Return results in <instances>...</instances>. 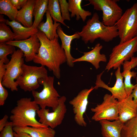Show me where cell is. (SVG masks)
Instances as JSON below:
<instances>
[{
  "instance_id": "20",
  "label": "cell",
  "mask_w": 137,
  "mask_h": 137,
  "mask_svg": "<svg viewBox=\"0 0 137 137\" xmlns=\"http://www.w3.org/2000/svg\"><path fill=\"white\" fill-rule=\"evenodd\" d=\"M6 24L11 27L14 34V40L15 41L27 39L33 35L36 34L39 30L37 28L25 27L15 20L10 21L7 20Z\"/></svg>"
},
{
  "instance_id": "12",
  "label": "cell",
  "mask_w": 137,
  "mask_h": 137,
  "mask_svg": "<svg viewBox=\"0 0 137 137\" xmlns=\"http://www.w3.org/2000/svg\"><path fill=\"white\" fill-rule=\"evenodd\" d=\"M94 89V87L92 86L90 89H83L69 101V104L73 107V112L75 114L74 120L80 126L86 127L87 125L83 115L87 109L89 96Z\"/></svg>"
},
{
  "instance_id": "19",
  "label": "cell",
  "mask_w": 137,
  "mask_h": 137,
  "mask_svg": "<svg viewBox=\"0 0 137 137\" xmlns=\"http://www.w3.org/2000/svg\"><path fill=\"white\" fill-rule=\"evenodd\" d=\"M99 122L103 137H121V132L124 123L119 119L112 122L102 120Z\"/></svg>"
},
{
  "instance_id": "2",
  "label": "cell",
  "mask_w": 137,
  "mask_h": 137,
  "mask_svg": "<svg viewBox=\"0 0 137 137\" xmlns=\"http://www.w3.org/2000/svg\"><path fill=\"white\" fill-rule=\"evenodd\" d=\"M39 105L31 98H22L17 101L16 106L11 111L10 117L13 127L27 126L40 128L47 127L36 118Z\"/></svg>"
},
{
  "instance_id": "6",
  "label": "cell",
  "mask_w": 137,
  "mask_h": 137,
  "mask_svg": "<svg viewBox=\"0 0 137 137\" xmlns=\"http://www.w3.org/2000/svg\"><path fill=\"white\" fill-rule=\"evenodd\" d=\"M137 51V36L127 41L119 43L112 49L105 69L108 71L111 69H117L124 62L129 61Z\"/></svg>"
},
{
  "instance_id": "11",
  "label": "cell",
  "mask_w": 137,
  "mask_h": 137,
  "mask_svg": "<svg viewBox=\"0 0 137 137\" xmlns=\"http://www.w3.org/2000/svg\"><path fill=\"white\" fill-rule=\"evenodd\" d=\"M66 97L63 96L59 98V104L56 109L49 112L48 109L41 108L37 112L39 118V122L41 124L54 129L62 123L67 112L65 104Z\"/></svg>"
},
{
  "instance_id": "27",
  "label": "cell",
  "mask_w": 137,
  "mask_h": 137,
  "mask_svg": "<svg viewBox=\"0 0 137 137\" xmlns=\"http://www.w3.org/2000/svg\"><path fill=\"white\" fill-rule=\"evenodd\" d=\"M121 137H137V115L124 123L121 132Z\"/></svg>"
},
{
  "instance_id": "15",
  "label": "cell",
  "mask_w": 137,
  "mask_h": 137,
  "mask_svg": "<svg viewBox=\"0 0 137 137\" xmlns=\"http://www.w3.org/2000/svg\"><path fill=\"white\" fill-rule=\"evenodd\" d=\"M119 119L124 123L137 115V104L133 101L131 94L121 101H118Z\"/></svg>"
},
{
  "instance_id": "30",
  "label": "cell",
  "mask_w": 137,
  "mask_h": 137,
  "mask_svg": "<svg viewBox=\"0 0 137 137\" xmlns=\"http://www.w3.org/2000/svg\"><path fill=\"white\" fill-rule=\"evenodd\" d=\"M14 46L6 44V42L0 43V60H2L5 64L8 63L10 60L7 56L12 54L16 51Z\"/></svg>"
},
{
  "instance_id": "33",
  "label": "cell",
  "mask_w": 137,
  "mask_h": 137,
  "mask_svg": "<svg viewBox=\"0 0 137 137\" xmlns=\"http://www.w3.org/2000/svg\"><path fill=\"white\" fill-rule=\"evenodd\" d=\"M8 95V92L2 85V82L0 81V106L4 105Z\"/></svg>"
},
{
  "instance_id": "34",
  "label": "cell",
  "mask_w": 137,
  "mask_h": 137,
  "mask_svg": "<svg viewBox=\"0 0 137 137\" xmlns=\"http://www.w3.org/2000/svg\"><path fill=\"white\" fill-rule=\"evenodd\" d=\"M27 0H10L12 5L17 9L20 10L26 3Z\"/></svg>"
},
{
  "instance_id": "5",
  "label": "cell",
  "mask_w": 137,
  "mask_h": 137,
  "mask_svg": "<svg viewBox=\"0 0 137 137\" xmlns=\"http://www.w3.org/2000/svg\"><path fill=\"white\" fill-rule=\"evenodd\" d=\"M23 53L18 49L11 55L9 62L4 65L5 71L2 82V85L12 92L18 91V86L15 81L23 74L24 64Z\"/></svg>"
},
{
  "instance_id": "8",
  "label": "cell",
  "mask_w": 137,
  "mask_h": 137,
  "mask_svg": "<svg viewBox=\"0 0 137 137\" xmlns=\"http://www.w3.org/2000/svg\"><path fill=\"white\" fill-rule=\"evenodd\" d=\"M22 75L15 80L16 83L24 91H32L40 86L39 79L47 76L45 66H30L24 64Z\"/></svg>"
},
{
  "instance_id": "37",
  "label": "cell",
  "mask_w": 137,
  "mask_h": 137,
  "mask_svg": "<svg viewBox=\"0 0 137 137\" xmlns=\"http://www.w3.org/2000/svg\"><path fill=\"white\" fill-rule=\"evenodd\" d=\"M13 134L14 137H31L28 133L23 132H16L13 131Z\"/></svg>"
},
{
  "instance_id": "40",
  "label": "cell",
  "mask_w": 137,
  "mask_h": 137,
  "mask_svg": "<svg viewBox=\"0 0 137 137\" xmlns=\"http://www.w3.org/2000/svg\"><path fill=\"white\" fill-rule=\"evenodd\" d=\"M136 36H137V35H136Z\"/></svg>"
},
{
  "instance_id": "13",
  "label": "cell",
  "mask_w": 137,
  "mask_h": 137,
  "mask_svg": "<svg viewBox=\"0 0 137 137\" xmlns=\"http://www.w3.org/2000/svg\"><path fill=\"white\" fill-rule=\"evenodd\" d=\"M103 72L97 75L94 89L102 88L108 90L111 93V95L118 101H121L125 98L127 96L123 82L124 77L121 72V66L118 67L115 72L116 81L114 86L112 87L108 86L101 80V76Z\"/></svg>"
},
{
  "instance_id": "25",
  "label": "cell",
  "mask_w": 137,
  "mask_h": 137,
  "mask_svg": "<svg viewBox=\"0 0 137 137\" xmlns=\"http://www.w3.org/2000/svg\"><path fill=\"white\" fill-rule=\"evenodd\" d=\"M48 0H36L33 10L34 20L31 27L36 28L42 22L45 13L48 10Z\"/></svg>"
},
{
  "instance_id": "3",
  "label": "cell",
  "mask_w": 137,
  "mask_h": 137,
  "mask_svg": "<svg viewBox=\"0 0 137 137\" xmlns=\"http://www.w3.org/2000/svg\"><path fill=\"white\" fill-rule=\"evenodd\" d=\"M77 32L85 44L89 42L93 43L98 38L108 42L118 36L116 26L115 25L109 26L104 25L100 21L96 12L94 13L92 18L88 20L82 30Z\"/></svg>"
},
{
  "instance_id": "14",
  "label": "cell",
  "mask_w": 137,
  "mask_h": 137,
  "mask_svg": "<svg viewBox=\"0 0 137 137\" xmlns=\"http://www.w3.org/2000/svg\"><path fill=\"white\" fill-rule=\"evenodd\" d=\"M6 44L19 48L23 52L26 62L33 61L38 52L40 46V41L35 34L25 40H14L6 42Z\"/></svg>"
},
{
  "instance_id": "22",
  "label": "cell",
  "mask_w": 137,
  "mask_h": 137,
  "mask_svg": "<svg viewBox=\"0 0 137 137\" xmlns=\"http://www.w3.org/2000/svg\"><path fill=\"white\" fill-rule=\"evenodd\" d=\"M13 130L16 132H26L31 137H55L56 134L55 130L49 127L40 128L29 126L14 127Z\"/></svg>"
},
{
  "instance_id": "29",
  "label": "cell",
  "mask_w": 137,
  "mask_h": 137,
  "mask_svg": "<svg viewBox=\"0 0 137 137\" xmlns=\"http://www.w3.org/2000/svg\"><path fill=\"white\" fill-rule=\"evenodd\" d=\"M6 23L0 22V43L14 41V35Z\"/></svg>"
},
{
  "instance_id": "38",
  "label": "cell",
  "mask_w": 137,
  "mask_h": 137,
  "mask_svg": "<svg viewBox=\"0 0 137 137\" xmlns=\"http://www.w3.org/2000/svg\"><path fill=\"white\" fill-rule=\"evenodd\" d=\"M6 20L4 18L3 15L2 14H0V22L6 23Z\"/></svg>"
},
{
  "instance_id": "10",
  "label": "cell",
  "mask_w": 137,
  "mask_h": 137,
  "mask_svg": "<svg viewBox=\"0 0 137 137\" xmlns=\"http://www.w3.org/2000/svg\"><path fill=\"white\" fill-rule=\"evenodd\" d=\"M101 103L91 109L94 113L92 119L96 121L102 120H115L119 119L118 101L111 94H105Z\"/></svg>"
},
{
  "instance_id": "26",
  "label": "cell",
  "mask_w": 137,
  "mask_h": 137,
  "mask_svg": "<svg viewBox=\"0 0 137 137\" xmlns=\"http://www.w3.org/2000/svg\"><path fill=\"white\" fill-rule=\"evenodd\" d=\"M48 10L52 18L56 22H59L69 28L62 19L58 0H49Z\"/></svg>"
},
{
  "instance_id": "17",
  "label": "cell",
  "mask_w": 137,
  "mask_h": 137,
  "mask_svg": "<svg viewBox=\"0 0 137 137\" xmlns=\"http://www.w3.org/2000/svg\"><path fill=\"white\" fill-rule=\"evenodd\" d=\"M123 65V71L121 73L124 78V82L125 89L127 96L131 95L135 88L134 85L131 83V79L136 77V72L131 71V70L137 66V57H133L130 61H125Z\"/></svg>"
},
{
  "instance_id": "31",
  "label": "cell",
  "mask_w": 137,
  "mask_h": 137,
  "mask_svg": "<svg viewBox=\"0 0 137 137\" xmlns=\"http://www.w3.org/2000/svg\"><path fill=\"white\" fill-rule=\"evenodd\" d=\"M61 15L63 20L70 21V15L69 10V4L66 0H59Z\"/></svg>"
},
{
  "instance_id": "28",
  "label": "cell",
  "mask_w": 137,
  "mask_h": 137,
  "mask_svg": "<svg viewBox=\"0 0 137 137\" xmlns=\"http://www.w3.org/2000/svg\"><path fill=\"white\" fill-rule=\"evenodd\" d=\"M18 10L12 5L10 0H0V13L7 16L11 21L15 20Z\"/></svg>"
},
{
  "instance_id": "16",
  "label": "cell",
  "mask_w": 137,
  "mask_h": 137,
  "mask_svg": "<svg viewBox=\"0 0 137 137\" xmlns=\"http://www.w3.org/2000/svg\"><path fill=\"white\" fill-rule=\"evenodd\" d=\"M102 46L100 43L96 44L91 51L83 53V55L81 57L75 59L74 63L82 61H87L91 63L96 69L100 67L99 63L100 62H106L107 57L106 55L100 53Z\"/></svg>"
},
{
  "instance_id": "35",
  "label": "cell",
  "mask_w": 137,
  "mask_h": 137,
  "mask_svg": "<svg viewBox=\"0 0 137 137\" xmlns=\"http://www.w3.org/2000/svg\"><path fill=\"white\" fill-rule=\"evenodd\" d=\"M8 116L7 115H4L3 117L0 120V132L2 131L8 124L9 122L8 121Z\"/></svg>"
},
{
  "instance_id": "32",
  "label": "cell",
  "mask_w": 137,
  "mask_h": 137,
  "mask_svg": "<svg viewBox=\"0 0 137 137\" xmlns=\"http://www.w3.org/2000/svg\"><path fill=\"white\" fill-rule=\"evenodd\" d=\"M12 123L9 122L8 124L1 132L0 137H14Z\"/></svg>"
},
{
  "instance_id": "9",
  "label": "cell",
  "mask_w": 137,
  "mask_h": 137,
  "mask_svg": "<svg viewBox=\"0 0 137 137\" xmlns=\"http://www.w3.org/2000/svg\"><path fill=\"white\" fill-rule=\"evenodd\" d=\"M94 10L102 12V21L107 26H113L123 14V10L115 0H89Z\"/></svg>"
},
{
  "instance_id": "23",
  "label": "cell",
  "mask_w": 137,
  "mask_h": 137,
  "mask_svg": "<svg viewBox=\"0 0 137 137\" xmlns=\"http://www.w3.org/2000/svg\"><path fill=\"white\" fill-rule=\"evenodd\" d=\"M46 22H42L39 25L37 28L44 33L47 38L52 40L55 38H58V35L57 32L58 27L60 24L54 21V23L49 12L47 10L46 12Z\"/></svg>"
},
{
  "instance_id": "1",
  "label": "cell",
  "mask_w": 137,
  "mask_h": 137,
  "mask_svg": "<svg viewBox=\"0 0 137 137\" xmlns=\"http://www.w3.org/2000/svg\"><path fill=\"white\" fill-rule=\"evenodd\" d=\"M40 41L38 52L33 60L35 63L46 66L57 79L61 77L60 66L66 62L65 51L60 45L58 38L49 40L40 30L36 33Z\"/></svg>"
},
{
  "instance_id": "18",
  "label": "cell",
  "mask_w": 137,
  "mask_h": 137,
  "mask_svg": "<svg viewBox=\"0 0 137 137\" xmlns=\"http://www.w3.org/2000/svg\"><path fill=\"white\" fill-rule=\"evenodd\" d=\"M57 31L61 41V46L65 52L67 64L70 67H73L74 65L73 61L75 58L72 57L71 53V43L73 39H79L80 37L77 32L71 35H67L63 32L60 25L58 27Z\"/></svg>"
},
{
  "instance_id": "21",
  "label": "cell",
  "mask_w": 137,
  "mask_h": 137,
  "mask_svg": "<svg viewBox=\"0 0 137 137\" xmlns=\"http://www.w3.org/2000/svg\"><path fill=\"white\" fill-rule=\"evenodd\" d=\"M36 0H27L24 6L18 11L15 20L23 26L31 27L33 24V10Z\"/></svg>"
},
{
  "instance_id": "39",
  "label": "cell",
  "mask_w": 137,
  "mask_h": 137,
  "mask_svg": "<svg viewBox=\"0 0 137 137\" xmlns=\"http://www.w3.org/2000/svg\"><path fill=\"white\" fill-rule=\"evenodd\" d=\"M81 137H86L85 136H82Z\"/></svg>"
},
{
  "instance_id": "4",
  "label": "cell",
  "mask_w": 137,
  "mask_h": 137,
  "mask_svg": "<svg viewBox=\"0 0 137 137\" xmlns=\"http://www.w3.org/2000/svg\"><path fill=\"white\" fill-rule=\"evenodd\" d=\"M54 77L51 76L40 78L38 82L40 85H43L42 90L40 92L35 90L31 91L34 101L41 109L48 107L51 108L54 111L59 105L60 96L54 87Z\"/></svg>"
},
{
  "instance_id": "7",
  "label": "cell",
  "mask_w": 137,
  "mask_h": 137,
  "mask_svg": "<svg viewBox=\"0 0 137 137\" xmlns=\"http://www.w3.org/2000/svg\"><path fill=\"white\" fill-rule=\"evenodd\" d=\"M117 27L120 43L130 40L137 34V3L127 9L115 25Z\"/></svg>"
},
{
  "instance_id": "24",
  "label": "cell",
  "mask_w": 137,
  "mask_h": 137,
  "mask_svg": "<svg viewBox=\"0 0 137 137\" xmlns=\"http://www.w3.org/2000/svg\"><path fill=\"white\" fill-rule=\"evenodd\" d=\"M82 0H69V10L71 13V18L76 16V20L78 21L81 18L84 22L87 16L92 15V13L89 11L85 10L81 6Z\"/></svg>"
},
{
  "instance_id": "36",
  "label": "cell",
  "mask_w": 137,
  "mask_h": 137,
  "mask_svg": "<svg viewBox=\"0 0 137 137\" xmlns=\"http://www.w3.org/2000/svg\"><path fill=\"white\" fill-rule=\"evenodd\" d=\"M136 83L135 85V88L131 94L133 97L134 101L137 104V76L136 77Z\"/></svg>"
}]
</instances>
